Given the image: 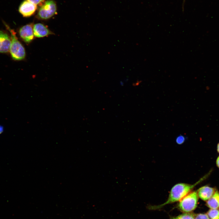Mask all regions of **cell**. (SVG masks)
Masks as SVG:
<instances>
[{
    "label": "cell",
    "mask_w": 219,
    "mask_h": 219,
    "mask_svg": "<svg viewBox=\"0 0 219 219\" xmlns=\"http://www.w3.org/2000/svg\"><path fill=\"white\" fill-rule=\"evenodd\" d=\"M203 179L202 178L193 184L184 183H179L175 184L171 188L167 200L162 204L151 207V209H158L166 205L180 201L191 192L194 187Z\"/></svg>",
    "instance_id": "cell-1"
},
{
    "label": "cell",
    "mask_w": 219,
    "mask_h": 219,
    "mask_svg": "<svg viewBox=\"0 0 219 219\" xmlns=\"http://www.w3.org/2000/svg\"><path fill=\"white\" fill-rule=\"evenodd\" d=\"M4 24L10 34L11 43L9 52L12 59L18 61L24 59L26 57L25 48L19 40L16 35V33L7 24Z\"/></svg>",
    "instance_id": "cell-2"
},
{
    "label": "cell",
    "mask_w": 219,
    "mask_h": 219,
    "mask_svg": "<svg viewBox=\"0 0 219 219\" xmlns=\"http://www.w3.org/2000/svg\"><path fill=\"white\" fill-rule=\"evenodd\" d=\"M198 200L197 191L190 192L180 200L178 207L183 212H191L196 207Z\"/></svg>",
    "instance_id": "cell-3"
},
{
    "label": "cell",
    "mask_w": 219,
    "mask_h": 219,
    "mask_svg": "<svg viewBox=\"0 0 219 219\" xmlns=\"http://www.w3.org/2000/svg\"><path fill=\"white\" fill-rule=\"evenodd\" d=\"M56 5L52 0H47L41 6L37 15V18L41 19H48L56 13Z\"/></svg>",
    "instance_id": "cell-4"
},
{
    "label": "cell",
    "mask_w": 219,
    "mask_h": 219,
    "mask_svg": "<svg viewBox=\"0 0 219 219\" xmlns=\"http://www.w3.org/2000/svg\"><path fill=\"white\" fill-rule=\"evenodd\" d=\"M33 24L30 23L20 27L19 30V34L22 40L26 44H29L34 39L33 32Z\"/></svg>",
    "instance_id": "cell-5"
},
{
    "label": "cell",
    "mask_w": 219,
    "mask_h": 219,
    "mask_svg": "<svg viewBox=\"0 0 219 219\" xmlns=\"http://www.w3.org/2000/svg\"><path fill=\"white\" fill-rule=\"evenodd\" d=\"M37 8L36 5L29 0H25L20 5L19 11L23 17H27L33 15Z\"/></svg>",
    "instance_id": "cell-6"
},
{
    "label": "cell",
    "mask_w": 219,
    "mask_h": 219,
    "mask_svg": "<svg viewBox=\"0 0 219 219\" xmlns=\"http://www.w3.org/2000/svg\"><path fill=\"white\" fill-rule=\"evenodd\" d=\"M11 43L10 36L6 32L0 30V53L9 52Z\"/></svg>",
    "instance_id": "cell-7"
},
{
    "label": "cell",
    "mask_w": 219,
    "mask_h": 219,
    "mask_svg": "<svg viewBox=\"0 0 219 219\" xmlns=\"http://www.w3.org/2000/svg\"><path fill=\"white\" fill-rule=\"evenodd\" d=\"M33 30L34 36L38 38L43 37L54 34L47 27L41 23L34 24Z\"/></svg>",
    "instance_id": "cell-8"
},
{
    "label": "cell",
    "mask_w": 219,
    "mask_h": 219,
    "mask_svg": "<svg viewBox=\"0 0 219 219\" xmlns=\"http://www.w3.org/2000/svg\"><path fill=\"white\" fill-rule=\"evenodd\" d=\"M214 188L205 186L201 187L197 191L198 196L204 201H207L213 195L215 191Z\"/></svg>",
    "instance_id": "cell-9"
},
{
    "label": "cell",
    "mask_w": 219,
    "mask_h": 219,
    "mask_svg": "<svg viewBox=\"0 0 219 219\" xmlns=\"http://www.w3.org/2000/svg\"><path fill=\"white\" fill-rule=\"evenodd\" d=\"M207 205L211 209L219 208V192L216 190L211 197L207 201Z\"/></svg>",
    "instance_id": "cell-10"
},
{
    "label": "cell",
    "mask_w": 219,
    "mask_h": 219,
    "mask_svg": "<svg viewBox=\"0 0 219 219\" xmlns=\"http://www.w3.org/2000/svg\"><path fill=\"white\" fill-rule=\"evenodd\" d=\"M207 214L210 219H219V210L211 209L207 212Z\"/></svg>",
    "instance_id": "cell-11"
},
{
    "label": "cell",
    "mask_w": 219,
    "mask_h": 219,
    "mask_svg": "<svg viewBox=\"0 0 219 219\" xmlns=\"http://www.w3.org/2000/svg\"><path fill=\"white\" fill-rule=\"evenodd\" d=\"M171 219H194V217L192 214L185 213L180 215Z\"/></svg>",
    "instance_id": "cell-12"
},
{
    "label": "cell",
    "mask_w": 219,
    "mask_h": 219,
    "mask_svg": "<svg viewBox=\"0 0 219 219\" xmlns=\"http://www.w3.org/2000/svg\"><path fill=\"white\" fill-rule=\"evenodd\" d=\"M194 219H210L208 215L206 214H197Z\"/></svg>",
    "instance_id": "cell-13"
},
{
    "label": "cell",
    "mask_w": 219,
    "mask_h": 219,
    "mask_svg": "<svg viewBox=\"0 0 219 219\" xmlns=\"http://www.w3.org/2000/svg\"><path fill=\"white\" fill-rule=\"evenodd\" d=\"M185 139V137L184 136L180 135L177 137L176 138V141L178 144H181L184 142Z\"/></svg>",
    "instance_id": "cell-14"
},
{
    "label": "cell",
    "mask_w": 219,
    "mask_h": 219,
    "mask_svg": "<svg viewBox=\"0 0 219 219\" xmlns=\"http://www.w3.org/2000/svg\"><path fill=\"white\" fill-rule=\"evenodd\" d=\"M31 2L37 5L41 6L43 4L44 0H29Z\"/></svg>",
    "instance_id": "cell-15"
},
{
    "label": "cell",
    "mask_w": 219,
    "mask_h": 219,
    "mask_svg": "<svg viewBox=\"0 0 219 219\" xmlns=\"http://www.w3.org/2000/svg\"><path fill=\"white\" fill-rule=\"evenodd\" d=\"M216 164L217 167L219 168V156L217 159Z\"/></svg>",
    "instance_id": "cell-16"
},
{
    "label": "cell",
    "mask_w": 219,
    "mask_h": 219,
    "mask_svg": "<svg viewBox=\"0 0 219 219\" xmlns=\"http://www.w3.org/2000/svg\"><path fill=\"white\" fill-rule=\"evenodd\" d=\"M3 128L2 126H0V134L2 133L3 131Z\"/></svg>",
    "instance_id": "cell-17"
},
{
    "label": "cell",
    "mask_w": 219,
    "mask_h": 219,
    "mask_svg": "<svg viewBox=\"0 0 219 219\" xmlns=\"http://www.w3.org/2000/svg\"><path fill=\"white\" fill-rule=\"evenodd\" d=\"M217 151L219 153V143L218 144L217 146Z\"/></svg>",
    "instance_id": "cell-18"
}]
</instances>
